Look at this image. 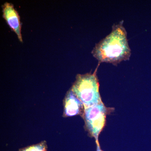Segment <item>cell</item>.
Listing matches in <instances>:
<instances>
[{
	"label": "cell",
	"mask_w": 151,
	"mask_h": 151,
	"mask_svg": "<svg viewBox=\"0 0 151 151\" xmlns=\"http://www.w3.org/2000/svg\"><path fill=\"white\" fill-rule=\"evenodd\" d=\"M122 21L113 24L110 33L96 44L92 49V55L100 63L117 65L130 59L132 51Z\"/></svg>",
	"instance_id": "6da1fadb"
},
{
	"label": "cell",
	"mask_w": 151,
	"mask_h": 151,
	"mask_svg": "<svg viewBox=\"0 0 151 151\" xmlns=\"http://www.w3.org/2000/svg\"><path fill=\"white\" fill-rule=\"evenodd\" d=\"M70 89L85 108L102 102L96 71L93 73L77 74Z\"/></svg>",
	"instance_id": "7a4b0ae2"
},
{
	"label": "cell",
	"mask_w": 151,
	"mask_h": 151,
	"mask_svg": "<svg viewBox=\"0 0 151 151\" xmlns=\"http://www.w3.org/2000/svg\"><path fill=\"white\" fill-rule=\"evenodd\" d=\"M107 113V108L103 102L84 108L83 116L86 130L95 138L97 143L99 135L105 126Z\"/></svg>",
	"instance_id": "3957f363"
},
{
	"label": "cell",
	"mask_w": 151,
	"mask_h": 151,
	"mask_svg": "<svg viewBox=\"0 0 151 151\" xmlns=\"http://www.w3.org/2000/svg\"><path fill=\"white\" fill-rule=\"evenodd\" d=\"M3 17L12 30L17 35L21 42H23L22 35V24L17 11L11 3L6 2L2 5Z\"/></svg>",
	"instance_id": "277c9868"
},
{
	"label": "cell",
	"mask_w": 151,
	"mask_h": 151,
	"mask_svg": "<svg viewBox=\"0 0 151 151\" xmlns=\"http://www.w3.org/2000/svg\"><path fill=\"white\" fill-rule=\"evenodd\" d=\"M64 117H72L84 114V106L83 103L76 97L71 91L68 90L63 100Z\"/></svg>",
	"instance_id": "5b68a950"
},
{
	"label": "cell",
	"mask_w": 151,
	"mask_h": 151,
	"mask_svg": "<svg viewBox=\"0 0 151 151\" xmlns=\"http://www.w3.org/2000/svg\"><path fill=\"white\" fill-rule=\"evenodd\" d=\"M47 145L45 141L41 142L39 144L29 146L20 149L19 151H47Z\"/></svg>",
	"instance_id": "8992f818"
},
{
	"label": "cell",
	"mask_w": 151,
	"mask_h": 151,
	"mask_svg": "<svg viewBox=\"0 0 151 151\" xmlns=\"http://www.w3.org/2000/svg\"><path fill=\"white\" fill-rule=\"evenodd\" d=\"M97 151H103L101 150V149H100V146H99V144H97Z\"/></svg>",
	"instance_id": "52a82bcc"
}]
</instances>
